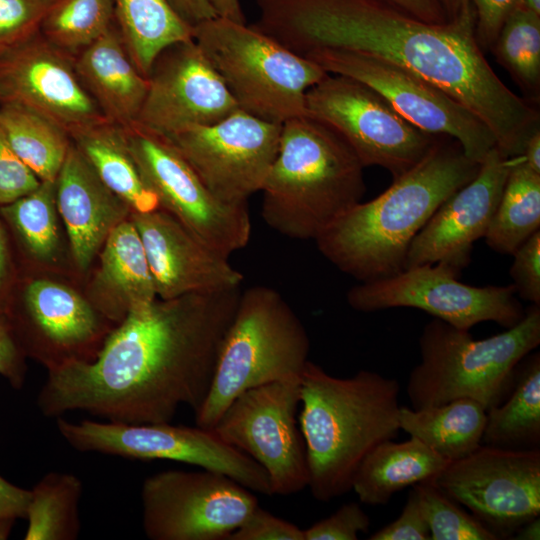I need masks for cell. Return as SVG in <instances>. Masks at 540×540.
I'll use <instances>...</instances> for the list:
<instances>
[{
  "mask_svg": "<svg viewBox=\"0 0 540 540\" xmlns=\"http://www.w3.org/2000/svg\"><path fill=\"white\" fill-rule=\"evenodd\" d=\"M241 286L156 298L130 313L92 361L48 371L37 405L44 416L83 411L105 421L171 422L181 406L196 413L214 378Z\"/></svg>",
  "mask_w": 540,
  "mask_h": 540,
  "instance_id": "6da1fadb",
  "label": "cell"
},
{
  "mask_svg": "<svg viewBox=\"0 0 540 540\" xmlns=\"http://www.w3.org/2000/svg\"><path fill=\"white\" fill-rule=\"evenodd\" d=\"M254 24L299 55L343 49L392 62L445 91L476 114L506 155H521L539 111L513 93L476 39V14L459 8L429 23L385 0H256Z\"/></svg>",
  "mask_w": 540,
  "mask_h": 540,
  "instance_id": "7a4b0ae2",
  "label": "cell"
},
{
  "mask_svg": "<svg viewBox=\"0 0 540 540\" xmlns=\"http://www.w3.org/2000/svg\"><path fill=\"white\" fill-rule=\"evenodd\" d=\"M479 167L457 141L441 137L384 192L357 203L327 227L314 240L318 250L360 282L400 272L415 236L450 195L475 177Z\"/></svg>",
  "mask_w": 540,
  "mask_h": 540,
  "instance_id": "3957f363",
  "label": "cell"
},
{
  "mask_svg": "<svg viewBox=\"0 0 540 540\" xmlns=\"http://www.w3.org/2000/svg\"><path fill=\"white\" fill-rule=\"evenodd\" d=\"M400 385L370 370L341 378L307 362L300 377V430L313 497L331 501L350 490L364 457L394 440Z\"/></svg>",
  "mask_w": 540,
  "mask_h": 540,
  "instance_id": "277c9868",
  "label": "cell"
},
{
  "mask_svg": "<svg viewBox=\"0 0 540 540\" xmlns=\"http://www.w3.org/2000/svg\"><path fill=\"white\" fill-rule=\"evenodd\" d=\"M363 165L329 125L308 115L282 124L276 158L260 192L261 216L276 232L315 240L366 191Z\"/></svg>",
  "mask_w": 540,
  "mask_h": 540,
  "instance_id": "5b68a950",
  "label": "cell"
},
{
  "mask_svg": "<svg viewBox=\"0 0 540 540\" xmlns=\"http://www.w3.org/2000/svg\"><path fill=\"white\" fill-rule=\"evenodd\" d=\"M540 344V305L526 309L520 322L484 339H474L438 318L419 337L420 361L412 369L406 394L412 408L468 398L486 411L510 393L520 361Z\"/></svg>",
  "mask_w": 540,
  "mask_h": 540,
  "instance_id": "8992f818",
  "label": "cell"
},
{
  "mask_svg": "<svg viewBox=\"0 0 540 540\" xmlns=\"http://www.w3.org/2000/svg\"><path fill=\"white\" fill-rule=\"evenodd\" d=\"M309 352L303 323L278 291L259 285L241 292L210 391L194 413L196 425L212 429L245 390L300 377Z\"/></svg>",
  "mask_w": 540,
  "mask_h": 540,
  "instance_id": "52a82bcc",
  "label": "cell"
},
{
  "mask_svg": "<svg viewBox=\"0 0 540 540\" xmlns=\"http://www.w3.org/2000/svg\"><path fill=\"white\" fill-rule=\"evenodd\" d=\"M193 39L238 108L276 124L306 115L307 91L328 74L255 25L216 17L194 27Z\"/></svg>",
  "mask_w": 540,
  "mask_h": 540,
  "instance_id": "ba28073f",
  "label": "cell"
},
{
  "mask_svg": "<svg viewBox=\"0 0 540 540\" xmlns=\"http://www.w3.org/2000/svg\"><path fill=\"white\" fill-rule=\"evenodd\" d=\"M57 429L75 450L136 460H171L225 475L245 488L273 495L265 470L213 429L164 423L130 424L57 418Z\"/></svg>",
  "mask_w": 540,
  "mask_h": 540,
  "instance_id": "9c48e42d",
  "label": "cell"
},
{
  "mask_svg": "<svg viewBox=\"0 0 540 540\" xmlns=\"http://www.w3.org/2000/svg\"><path fill=\"white\" fill-rule=\"evenodd\" d=\"M306 115L333 128L363 167L379 166L399 177L441 136L426 133L400 116L376 91L353 78L327 74L305 97Z\"/></svg>",
  "mask_w": 540,
  "mask_h": 540,
  "instance_id": "30bf717a",
  "label": "cell"
},
{
  "mask_svg": "<svg viewBox=\"0 0 540 540\" xmlns=\"http://www.w3.org/2000/svg\"><path fill=\"white\" fill-rule=\"evenodd\" d=\"M460 271L445 264H422L378 280L360 282L347 293L359 312L409 307L429 313L459 329L495 322L505 329L522 320L526 309L509 285L473 286L458 280Z\"/></svg>",
  "mask_w": 540,
  "mask_h": 540,
  "instance_id": "8fae6325",
  "label": "cell"
},
{
  "mask_svg": "<svg viewBox=\"0 0 540 540\" xmlns=\"http://www.w3.org/2000/svg\"><path fill=\"white\" fill-rule=\"evenodd\" d=\"M329 74L353 78L381 95L416 128L457 141L465 155L481 163L497 146L490 128L442 89L379 57L343 50L318 49L304 55Z\"/></svg>",
  "mask_w": 540,
  "mask_h": 540,
  "instance_id": "7c38bea8",
  "label": "cell"
},
{
  "mask_svg": "<svg viewBox=\"0 0 540 540\" xmlns=\"http://www.w3.org/2000/svg\"><path fill=\"white\" fill-rule=\"evenodd\" d=\"M300 377L245 390L212 428L265 470L273 495L287 496L308 487L306 447L296 420Z\"/></svg>",
  "mask_w": 540,
  "mask_h": 540,
  "instance_id": "4fadbf2b",
  "label": "cell"
},
{
  "mask_svg": "<svg viewBox=\"0 0 540 540\" xmlns=\"http://www.w3.org/2000/svg\"><path fill=\"white\" fill-rule=\"evenodd\" d=\"M130 153L160 209L179 220L205 244L229 257L249 242L248 203L215 197L165 137L134 126L126 130Z\"/></svg>",
  "mask_w": 540,
  "mask_h": 540,
  "instance_id": "5bb4252c",
  "label": "cell"
},
{
  "mask_svg": "<svg viewBox=\"0 0 540 540\" xmlns=\"http://www.w3.org/2000/svg\"><path fill=\"white\" fill-rule=\"evenodd\" d=\"M142 525L151 540H227L258 506L251 490L209 470H165L141 488Z\"/></svg>",
  "mask_w": 540,
  "mask_h": 540,
  "instance_id": "9a60e30c",
  "label": "cell"
},
{
  "mask_svg": "<svg viewBox=\"0 0 540 540\" xmlns=\"http://www.w3.org/2000/svg\"><path fill=\"white\" fill-rule=\"evenodd\" d=\"M3 313L25 356L48 371L92 361L113 330L87 298L43 278L18 277Z\"/></svg>",
  "mask_w": 540,
  "mask_h": 540,
  "instance_id": "2e32d148",
  "label": "cell"
},
{
  "mask_svg": "<svg viewBox=\"0 0 540 540\" xmlns=\"http://www.w3.org/2000/svg\"><path fill=\"white\" fill-rule=\"evenodd\" d=\"M498 539L540 515V449L480 445L432 480Z\"/></svg>",
  "mask_w": 540,
  "mask_h": 540,
  "instance_id": "e0dca14e",
  "label": "cell"
},
{
  "mask_svg": "<svg viewBox=\"0 0 540 540\" xmlns=\"http://www.w3.org/2000/svg\"><path fill=\"white\" fill-rule=\"evenodd\" d=\"M281 124L237 109L222 120L167 138L209 191L228 204L261 191L276 158Z\"/></svg>",
  "mask_w": 540,
  "mask_h": 540,
  "instance_id": "ac0fdd59",
  "label": "cell"
},
{
  "mask_svg": "<svg viewBox=\"0 0 540 540\" xmlns=\"http://www.w3.org/2000/svg\"><path fill=\"white\" fill-rule=\"evenodd\" d=\"M238 108L194 39L174 43L155 58L135 126L165 138L214 124Z\"/></svg>",
  "mask_w": 540,
  "mask_h": 540,
  "instance_id": "d6986e66",
  "label": "cell"
},
{
  "mask_svg": "<svg viewBox=\"0 0 540 540\" xmlns=\"http://www.w3.org/2000/svg\"><path fill=\"white\" fill-rule=\"evenodd\" d=\"M0 103L34 110L59 124L70 137L106 121L81 83L74 57L40 31L0 50Z\"/></svg>",
  "mask_w": 540,
  "mask_h": 540,
  "instance_id": "ffe728a7",
  "label": "cell"
},
{
  "mask_svg": "<svg viewBox=\"0 0 540 540\" xmlns=\"http://www.w3.org/2000/svg\"><path fill=\"white\" fill-rule=\"evenodd\" d=\"M514 157L497 146L489 151L475 177L450 195L415 236L404 269L445 263L461 272L470 263L473 245L488 230Z\"/></svg>",
  "mask_w": 540,
  "mask_h": 540,
  "instance_id": "44dd1931",
  "label": "cell"
},
{
  "mask_svg": "<svg viewBox=\"0 0 540 540\" xmlns=\"http://www.w3.org/2000/svg\"><path fill=\"white\" fill-rule=\"evenodd\" d=\"M129 219L142 241L157 298L241 286L244 277L229 257L205 244L167 211L131 212Z\"/></svg>",
  "mask_w": 540,
  "mask_h": 540,
  "instance_id": "7402d4cb",
  "label": "cell"
},
{
  "mask_svg": "<svg viewBox=\"0 0 540 540\" xmlns=\"http://www.w3.org/2000/svg\"><path fill=\"white\" fill-rule=\"evenodd\" d=\"M56 204L76 267L86 271L104 242L131 214L72 142L56 179Z\"/></svg>",
  "mask_w": 540,
  "mask_h": 540,
  "instance_id": "603a6c76",
  "label": "cell"
},
{
  "mask_svg": "<svg viewBox=\"0 0 540 540\" xmlns=\"http://www.w3.org/2000/svg\"><path fill=\"white\" fill-rule=\"evenodd\" d=\"M84 88L109 122L135 126L148 89V77L134 63L115 23L73 56Z\"/></svg>",
  "mask_w": 540,
  "mask_h": 540,
  "instance_id": "cb8c5ba5",
  "label": "cell"
},
{
  "mask_svg": "<svg viewBox=\"0 0 540 540\" xmlns=\"http://www.w3.org/2000/svg\"><path fill=\"white\" fill-rule=\"evenodd\" d=\"M98 255L87 299L104 318L117 325L157 298L142 241L129 218L111 231Z\"/></svg>",
  "mask_w": 540,
  "mask_h": 540,
  "instance_id": "d4e9b609",
  "label": "cell"
},
{
  "mask_svg": "<svg viewBox=\"0 0 540 540\" xmlns=\"http://www.w3.org/2000/svg\"><path fill=\"white\" fill-rule=\"evenodd\" d=\"M448 463L416 438L403 442L386 440L364 457L353 478L352 490L363 504L386 505L404 488L433 480Z\"/></svg>",
  "mask_w": 540,
  "mask_h": 540,
  "instance_id": "484cf974",
  "label": "cell"
},
{
  "mask_svg": "<svg viewBox=\"0 0 540 540\" xmlns=\"http://www.w3.org/2000/svg\"><path fill=\"white\" fill-rule=\"evenodd\" d=\"M398 423L400 430L451 462L482 444L486 409L468 398L421 408L400 406Z\"/></svg>",
  "mask_w": 540,
  "mask_h": 540,
  "instance_id": "4316f807",
  "label": "cell"
},
{
  "mask_svg": "<svg viewBox=\"0 0 540 540\" xmlns=\"http://www.w3.org/2000/svg\"><path fill=\"white\" fill-rule=\"evenodd\" d=\"M71 139L102 182L132 212L147 213L160 208L157 196L142 179L130 153L125 129L106 120L74 133Z\"/></svg>",
  "mask_w": 540,
  "mask_h": 540,
  "instance_id": "83f0119b",
  "label": "cell"
},
{
  "mask_svg": "<svg viewBox=\"0 0 540 540\" xmlns=\"http://www.w3.org/2000/svg\"><path fill=\"white\" fill-rule=\"evenodd\" d=\"M482 443L510 449H539L540 353L518 364L512 389L499 405L486 411Z\"/></svg>",
  "mask_w": 540,
  "mask_h": 540,
  "instance_id": "f1b7e54d",
  "label": "cell"
},
{
  "mask_svg": "<svg viewBox=\"0 0 540 540\" xmlns=\"http://www.w3.org/2000/svg\"><path fill=\"white\" fill-rule=\"evenodd\" d=\"M115 21L134 63L148 77L158 54L166 47L193 39L166 0H113Z\"/></svg>",
  "mask_w": 540,
  "mask_h": 540,
  "instance_id": "f546056e",
  "label": "cell"
},
{
  "mask_svg": "<svg viewBox=\"0 0 540 540\" xmlns=\"http://www.w3.org/2000/svg\"><path fill=\"white\" fill-rule=\"evenodd\" d=\"M0 125L37 178L55 182L72 144L69 133L48 117L13 103H0Z\"/></svg>",
  "mask_w": 540,
  "mask_h": 540,
  "instance_id": "4dcf8cb0",
  "label": "cell"
},
{
  "mask_svg": "<svg viewBox=\"0 0 540 540\" xmlns=\"http://www.w3.org/2000/svg\"><path fill=\"white\" fill-rule=\"evenodd\" d=\"M539 230L540 174L515 156L484 238L494 251L512 255Z\"/></svg>",
  "mask_w": 540,
  "mask_h": 540,
  "instance_id": "1f68e13d",
  "label": "cell"
},
{
  "mask_svg": "<svg viewBox=\"0 0 540 540\" xmlns=\"http://www.w3.org/2000/svg\"><path fill=\"white\" fill-rule=\"evenodd\" d=\"M56 204V181H41L36 189L0 206V215L24 257L35 263L55 262L62 252Z\"/></svg>",
  "mask_w": 540,
  "mask_h": 540,
  "instance_id": "d6a6232c",
  "label": "cell"
},
{
  "mask_svg": "<svg viewBox=\"0 0 540 540\" xmlns=\"http://www.w3.org/2000/svg\"><path fill=\"white\" fill-rule=\"evenodd\" d=\"M83 491L74 474L50 472L30 489L25 540H75L80 532Z\"/></svg>",
  "mask_w": 540,
  "mask_h": 540,
  "instance_id": "836d02e7",
  "label": "cell"
},
{
  "mask_svg": "<svg viewBox=\"0 0 540 540\" xmlns=\"http://www.w3.org/2000/svg\"><path fill=\"white\" fill-rule=\"evenodd\" d=\"M492 50L529 98L540 95V14L519 2L505 19Z\"/></svg>",
  "mask_w": 540,
  "mask_h": 540,
  "instance_id": "e575fe53",
  "label": "cell"
},
{
  "mask_svg": "<svg viewBox=\"0 0 540 540\" xmlns=\"http://www.w3.org/2000/svg\"><path fill=\"white\" fill-rule=\"evenodd\" d=\"M115 23L113 0H57L40 32L54 46L74 56Z\"/></svg>",
  "mask_w": 540,
  "mask_h": 540,
  "instance_id": "d590c367",
  "label": "cell"
},
{
  "mask_svg": "<svg viewBox=\"0 0 540 540\" xmlns=\"http://www.w3.org/2000/svg\"><path fill=\"white\" fill-rule=\"evenodd\" d=\"M432 540H497L498 537L432 480L413 485Z\"/></svg>",
  "mask_w": 540,
  "mask_h": 540,
  "instance_id": "8d00e7d4",
  "label": "cell"
},
{
  "mask_svg": "<svg viewBox=\"0 0 540 540\" xmlns=\"http://www.w3.org/2000/svg\"><path fill=\"white\" fill-rule=\"evenodd\" d=\"M57 0H0V50L40 31L42 21Z\"/></svg>",
  "mask_w": 540,
  "mask_h": 540,
  "instance_id": "74e56055",
  "label": "cell"
},
{
  "mask_svg": "<svg viewBox=\"0 0 540 540\" xmlns=\"http://www.w3.org/2000/svg\"><path fill=\"white\" fill-rule=\"evenodd\" d=\"M449 17L459 8L471 5L476 14V39L482 50L490 49L519 0H439Z\"/></svg>",
  "mask_w": 540,
  "mask_h": 540,
  "instance_id": "f35d334b",
  "label": "cell"
},
{
  "mask_svg": "<svg viewBox=\"0 0 540 540\" xmlns=\"http://www.w3.org/2000/svg\"><path fill=\"white\" fill-rule=\"evenodd\" d=\"M370 526V518L357 502L343 504L330 516L304 529V540H356Z\"/></svg>",
  "mask_w": 540,
  "mask_h": 540,
  "instance_id": "ab89813d",
  "label": "cell"
},
{
  "mask_svg": "<svg viewBox=\"0 0 540 540\" xmlns=\"http://www.w3.org/2000/svg\"><path fill=\"white\" fill-rule=\"evenodd\" d=\"M40 182L17 156L0 125V206L32 192Z\"/></svg>",
  "mask_w": 540,
  "mask_h": 540,
  "instance_id": "60d3db41",
  "label": "cell"
},
{
  "mask_svg": "<svg viewBox=\"0 0 540 540\" xmlns=\"http://www.w3.org/2000/svg\"><path fill=\"white\" fill-rule=\"evenodd\" d=\"M512 255L510 275L517 296L540 305V230L531 235Z\"/></svg>",
  "mask_w": 540,
  "mask_h": 540,
  "instance_id": "b9f144b4",
  "label": "cell"
},
{
  "mask_svg": "<svg viewBox=\"0 0 540 540\" xmlns=\"http://www.w3.org/2000/svg\"><path fill=\"white\" fill-rule=\"evenodd\" d=\"M227 540H304V529L258 505Z\"/></svg>",
  "mask_w": 540,
  "mask_h": 540,
  "instance_id": "7bdbcfd3",
  "label": "cell"
},
{
  "mask_svg": "<svg viewBox=\"0 0 540 540\" xmlns=\"http://www.w3.org/2000/svg\"><path fill=\"white\" fill-rule=\"evenodd\" d=\"M370 540H428L429 527L414 486L408 494L401 514L393 522L373 533Z\"/></svg>",
  "mask_w": 540,
  "mask_h": 540,
  "instance_id": "ee69618b",
  "label": "cell"
},
{
  "mask_svg": "<svg viewBox=\"0 0 540 540\" xmlns=\"http://www.w3.org/2000/svg\"><path fill=\"white\" fill-rule=\"evenodd\" d=\"M25 358L5 314L0 313V375L16 389H20L25 381Z\"/></svg>",
  "mask_w": 540,
  "mask_h": 540,
  "instance_id": "f6af8a7d",
  "label": "cell"
},
{
  "mask_svg": "<svg viewBox=\"0 0 540 540\" xmlns=\"http://www.w3.org/2000/svg\"><path fill=\"white\" fill-rule=\"evenodd\" d=\"M17 280L11 237L0 215V313L4 312Z\"/></svg>",
  "mask_w": 540,
  "mask_h": 540,
  "instance_id": "bcb514c9",
  "label": "cell"
},
{
  "mask_svg": "<svg viewBox=\"0 0 540 540\" xmlns=\"http://www.w3.org/2000/svg\"><path fill=\"white\" fill-rule=\"evenodd\" d=\"M30 490L16 486L0 475V517L25 518Z\"/></svg>",
  "mask_w": 540,
  "mask_h": 540,
  "instance_id": "7dc6e473",
  "label": "cell"
},
{
  "mask_svg": "<svg viewBox=\"0 0 540 540\" xmlns=\"http://www.w3.org/2000/svg\"><path fill=\"white\" fill-rule=\"evenodd\" d=\"M166 2L174 13L192 28L217 17L210 0H166Z\"/></svg>",
  "mask_w": 540,
  "mask_h": 540,
  "instance_id": "c3c4849f",
  "label": "cell"
},
{
  "mask_svg": "<svg viewBox=\"0 0 540 540\" xmlns=\"http://www.w3.org/2000/svg\"><path fill=\"white\" fill-rule=\"evenodd\" d=\"M429 23H445L448 21L446 12L439 0H385Z\"/></svg>",
  "mask_w": 540,
  "mask_h": 540,
  "instance_id": "681fc988",
  "label": "cell"
},
{
  "mask_svg": "<svg viewBox=\"0 0 540 540\" xmlns=\"http://www.w3.org/2000/svg\"><path fill=\"white\" fill-rule=\"evenodd\" d=\"M217 17L246 23L240 0H210Z\"/></svg>",
  "mask_w": 540,
  "mask_h": 540,
  "instance_id": "f907efd6",
  "label": "cell"
},
{
  "mask_svg": "<svg viewBox=\"0 0 540 540\" xmlns=\"http://www.w3.org/2000/svg\"><path fill=\"white\" fill-rule=\"evenodd\" d=\"M520 156L529 168L540 174V128L526 140Z\"/></svg>",
  "mask_w": 540,
  "mask_h": 540,
  "instance_id": "816d5d0a",
  "label": "cell"
},
{
  "mask_svg": "<svg viewBox=\"0 0 540 540\" xmlns=\"http://www.w3.org/2000/svg\"><path fill=\"white\" fill-rule=\"evenodd\" d=\"M517 540H539L540 518L539 516L523 524L512 536Z\"/></svg>",
  "mask_w": 540,
  "mask_h": 540,
  "instance_id": "f5cc1de1",
  "label": "cell"
},
{
  "mask_svg": "<svg viewBox=\"0 0 540 540\" xmlns=\"http://www.w3.org/2000/svg\"><path fill=\"white\" fill-rule=\"evenodd\" d=\"M16 520L11 517H0V540H6L9 537Z\"/></svg>",
  "mask_w": 540,
  "mask_h": 540,
  "instance_id": "db71d44e",
  "label": "cell"
},
{
  "mask_svg": "<svg viewBox=\"0 0 540 540\" xmlns=\"http://www.w3.org/2000/svg\"><path fill=\"white\" fill-rule=\"evenodd\" d=\"M524 7L540 14V0H519Z\"/></svg>",
  "mask_w": 540,
  "mask_h": 540,
  "instance_id": "11a10c76",
  "label": "cell"
}]
</instances>
